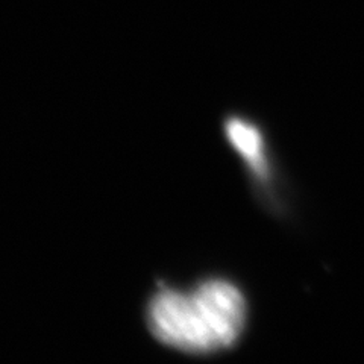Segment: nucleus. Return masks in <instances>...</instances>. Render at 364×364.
Wrapping results in <instances>:
<instances>
[{
	"mask_svg": "<svg viewBox=\"0 0 364 364\" xmlns=\"http://www.w3.org/2000/svg\"><path fill=\"white\" fill-rule=\"evenodd\" d=\"M246 316L243 293L226 279L203 281L191 290H161L147 306L152 334L190 354H213L234 346Z\"/></svg>",
	"mask_w": 364,
	"mask_h": 364,
	"instance_id": "nucleus-1",
	"label": "nucleus"
},
{
	"mask_svg": "<svg viewBox=\"0 0 364 364\" xmlns=\"http://www.w3.org/2000/svg\"><path fill=\"white\" fill-rule=\"evenodd\" d=\"M226 136L234 149L240 154L247 166L258 176L266 175L264 140L255 124L242 119H231L226 123Z\"/></svg>",
	"mask_w": 364,
	"mask_h": 364,
	"instance_id": "nucleus-2",
	"label": "nucleus"
}]
</instances>
